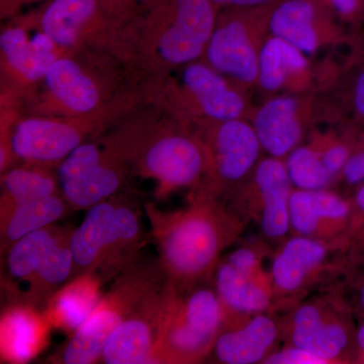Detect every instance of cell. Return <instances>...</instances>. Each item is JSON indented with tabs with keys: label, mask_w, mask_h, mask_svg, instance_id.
I'll return each instance as SVG.
<instances>
[{
	"label": "cell",
	"mask_w": 364,
	"mask_h": 364,
	"mask_svg": "<svg viewBox=\"0 0 364 364\" xmlns=\"http://www.w3.org/2000/svg\"><path fill=\"white\" fill-rule=\"evenodd\" d=\"M70 210L61 193L23 203L0 218V249L6 253L26 235L59 221Z\"/></svg>",
	"instance_id": "4316f807"
},
{
	"label": "cell",
	"mask_w": 364,
	"mask_h": 364,
	"mask_svg": "<svg viewBox=\"0 0 364 364\" xmlns=\"http://www.w3.org/2000/svg\"><path fill=\"white\" fill-rule=\"evenodd\" d=\"M54 48L44 35L40 41L31 40L28 25L21 18L20 23L6 26L0 35L2 69L21 85L39 82L48 67L58 57L53 51Z\"/></svg>",
	"instance_id": "44dd1931"
},
{
	"label": "cell",
	"mask_w": 364,
	"mask_h": 364,
	"mask_svg": "<svg viewBox=\"0 0 364 364\" xmlns=\"http://www.w3.org/2000/svg\"><path fill=\"white\" fill-rule=\"evenodd\" d=\"M176 294L168 279L112 333L100 363L107 364L157 363V349L167 313Z\"/></svg>",
	"instance_id": "9a60e30c"
},
{
	"label": "cell",
	"mask_w": 364,
	"mask_h": 364,
	"mask_svg": "<svg viewBox=\"0 0 364 364\" xmlns=\"http://www.w3.org/2000/svg\"><path fill=\"white\" fill-rule=\"evenodd\" d=\"M253 128L262 150L269 156L284 159L298 147L303 136L296 98L279 97L268 100L254 117Z\"/></svg>",
	"instance_id": "d4e9b609"
},
{
	"label": "cell",
	"mask_w": 364,
	"mask_h": 364,
	"mask_svg": "<svg viewBox=\"0 0 364 364\" xmlns=\"http://www.w3.org/2000/svg\"><path fill=\"white\" fill-rule=\"evenodd\" d=\"M224 321L238 316L275 313L279 310L272 282L255 279L238 272L224 256L218 263L212 277Z\"/></svg>",
	"instance_id": "ffe728a7"
},
{
	"label": "cell",
	"mask_w": 364,
	"mask_h": 364,
	"mask_svg": "<svg viewBox=\"0 0 364 364\" xmlns=\"http://www.w3.org/2000/svg\"><path fill=\"white\" fill-rule=\"evenodd\" d=\"M355 343L356 351H358L356 359H358L359 355H363L364 354V320L356 329Z\"/></svg>",
	"instance_id": "7bdbcfd3"
},
{
	"label": "cell",
	"mask_w": 364,
	"mask_h": 364,
	"mask_svg": "<svg viewBox=\"0 0 364 364\" xmlns=\"http://www.w3.org/2000/svg\"><path fill=\"white\" fill-rule=\"evenodd\" d=\"M324 18L318 0H279L268 20L272 36L286 41L306 55L318 46V23Z\"/></svg>",
	"instance_id": "484cf974"
},
{
	"label": "cell",
	"mask_w": 364,
	"mask_h": 364,
	"mask_svg": "<svg viewBox=\"0 0 364 364\" xmlns=\"http://www.w3.org/2000/svg\"><path fill=\"white\" fill-rule=\"evenodd\" d=\"M284 163L294 188L327 189L335 177L325 166L320 151L308 146H298L287 155Z\"/></svg>",
	"instance_id": "f546056e"
},
{
	"label": "cell",
	"mask_w": 364,
	"mask_h": 364,
	"mask_svg": "<svg viewBox=\"0 0 364 364\" xmlns=\"http://www.w3.org/2000/svg\"><path fill=\"white\" fill-rule=\"evenodd\" d=\"M41 0H0V16L1 18H14L28 4Z\"/></svg>",
	"instance_id": "74e56055"
},
{
	"label": "cell",
	"mask_w": 364,
	"mask_h": 364,
	"mask_svg": "<svg viewBox=\"0 0 364 364\" xmlns=\"http://www.w3.org/2000/svg\"><path fill=\"white\" fill-rule=\"evenodd\" d=\"M132 170L157 182L159 198L178 188L196 191L207 177V151L202 141L182 132H145Z\"/></svg>",
	"instance_id": "30bf717a"
},
{
	"label": "cell",
	"mask_w": 364,
	"mask_h": 364,
	"mask_svg": "<svg viewBox=\"0 0 364 364\" xmlns=\"http://www.w3.org/2000/svg\"><path fill=\"white\" fill-rule=\"evenodd\" d=\"M168 280L159 259L132 261L114 277L111 289L85 324L50 360L53 363L90 364L100 361L112 333Z\"/></svg>",
	"instance_id": "277c9868"
},
{
	"label": "cell",
	"mask_w": 364,
	"mask_h": 364,
	"mask_svg": "<svg viewBox=\"0 0 364 364\" xmlns=\"http://www.w3.org/2000/svg\"><path fill=\"white\" fill-rule=\"evenodd\" d=\"M87 210L72 234V277L91 273L105 284L140 255L146 240L141 212L133 200L117 193Z\"/></svg>",
	"instance_id": "7a4b0ae2"
},
{
	"label": "cell",
	"mask_w": 364,
	"mask_h": 364,
	"mask_svg": "<svg viewBox=\"0 0 364 364\" xmlns=\"http://www.w3.org/2000/svg\"><path fill=\"white\" fill-rule=\"evenodd\" d=\"M354 104L358 114L364 117V71L359 75L356 82Z\"/></svg>",
	"instance_id": "b9f144b4"
},
{
	"label": "cell",
	"mask_w": 364,
	"mask_h": 364,
	"mask_svg": "<svg viewBox=\"0 0 364 364\" xmlns=\"http://www.w3.org/2000/svg\"><path fill=\"white\" fill-rule=\"evenodd\" d=\"M308 67L305 53L286 41L272 36L261 46L257 81L267 91H277L293 74Z\"/></svg>",
	"instance_id": "f1b7e54d"
},
{
	"label": "cell",
	"mask_w": 364,
	"mask_h": 364,
	"mask_svg": "<svg viewBox=\"0 0 364 364\" xmlns=\"http://www.w3.org/2000/svg\"><path fill=\"white\" fill-rule=\"evenodd\" d=\"M74 228L51 225L26 235L2 255L1 291L6 306L44 310L48 301L71 279Z\"/></svg>",
	"instance_id": "3957f363"
},
{
	"label": "cell",
	"mask_w": 364,
	"mask_h": 364,
	"mask_svg": "<svg viewBox=\"0 0 364 364\" xmlns=\"http://www.w3.org/2000/svg\"><path fill=\"white\" fill-rule=\"evenodd\" d=\"M343 294L329 289L287 309L284 343L315 354L327 364L356 363V329Z\"/></svg>",
	"instance_id": "52a82bcc"
},
{
	"label": "cell",
	"mask_w": 364,
	"mask_h": 364,
	"mask_svg": "<svg viewBox=\"0 0 364 364\" xmlns=\"http://www.w3.org/2000/svg\"><path fill=\"white\" fill-rule=\"evenodd\" d=\"M344 244L291 234L272 252L269 274L279 310H287L316 287L347 272Z\"/></svg>",
	"instance_id": "9c48e42d"
},
{
	"label": "cell",
	"mask_w": 364,
	"mask_h": 364,
	"mask_svg": "<svg viewBox=\"0 0 364 364\" xmlns=\"http://www.w3.org/2000/svg\"><path fill=\"white\" fill-rule=\"evenodd\" d=\"M92 114L64 119L28 117L2 134L9 136L18 161L52 167L65 159L105 124L104 117H90Z\"/></svg>",
	"instance_id": "4fadbf2b"
},
{
	"label": "cell",
	"mask_w": 364,
	"mask_h": 364,
	"mask_svg": "<svg viewBox=\"0 0 364 364\" xmlns=\"http://www.w3.org/2000/svg\"><path fill=\"white\" fill-rule=\"evenodd\" d=\"M136 141L131 133L81 144L57 168L60 193L71 210H88L123 188L133 167Z\"/></svg>",
	"instance_id": "8992f818"
},
{
	"label": "cell",
	"mask_w": 364,
	"mask_h": 364,
	"mask_svg": "<svg viewBox=\"0 0 364 364\" xmlns=\"http://www.w3.org/2000/svg\"><path fill=\"white\" fill-rule=\"evenodd\" d=\"M218 7L223 6L226 9H248V7H258L267 6L277 0H212Z\"/></svg>",
	"instance_id": "f35d334b"
},
{
	"label": "cell",
	"mask_w": 364,
	"mask_h": 364,
	"mask_svg": "<svg viewBox=\"0 0 364 364\" xmlns=\"http://www.w3.org/2000/svg\"><path fill=\"white\" fill-rule=\"evenodd\" d=\"M212 0H157L143 26L142 49L157 68L188 65L207 49L217 25Z\"/></svg>",
	"instance_id": "5b68a950"
},
{
	"label": "cell",
	"mask_w": 364,
	"mask_h": 364,
	"mask_svg": "<svg viewBox=\"0 0 364 364\" xmlns=\"http://www.w3.org/2000/svg\"><path fill=\"white\" fill-rule=\"evenodd\" d=\"M102 280L91 273L72 277L55 291L44 314L52 328L74 334L90 317L102 298Z\"/></svg>",
	"instance_id": "cb8c5ba5"
},
{
	"label": "cell",
	"mask_w": 364,
	"mask_h": 364,
	"mask_svg": "<svg viewBox=\"0 0 364 364\" xmlns=\"http://www.w3.org/2000/svg\"><path fill=\"white\" fill-rule=\"evenodd\" d=\"M356 363H364V354L363 355H359L358 359H356Z\"/></svg>",
	"instance_id": "ee69618b"
},
{
	"label": "cell",
	"mask_w": 364,
	"mask_h": 364,
	"mask_svg": "<svg viewBox=\"0 0 364 364\" xmlns=\"http://www.w3.org/2000/svg\"><path fill=\"white\" fill-rule=\"evenodd\" d=\"M109 18L100 0H52L32 13L33 23L60 49L77 45L85 33Z\"/></svg>",
	"instance_id": "ac0fdd59"
},
{
	"label": "cell",
	"mask_w": 364,
	"mask_h": 364,
	"mask_svg": "<svg viewBox=\"0 0 364 364\" xmlns=\"http://www.w3.org/2000/svg\"><path fill=\"white\" fill-rule=\"evenodd\" d=\"M100 1L109 16L117 18V16L130 13L136 1L152 4L157 0H100Z\"/></svg>",
	"instance_id": "8d00e7d4"
},
{
	"label": "cell",
	"mask_w": 364,
	"mask_h": 364,
	"mask_svg": "<svg viewBox=\"0 0 364 364\" xmlns=\"http://www.w3.org/2000/svg\"><path fill=\"white\" fill-rule=\"evenodd\" d=\"M59 193L58 176L51 167L28 163L11 167L1 174L0 218L23 203Z\"/></svg>",
	"instance_id": "83f0119b"
},
{
	"label": "cell",
	"mask_w": 364,
	"mask_h": 364,
	"mask_svg": "<svg viewBox=\"0 0 364 364\" xmlns=\"http://www.w3.org/2000/svg\"><path fill=\"white\" fill-rule=\"evenodd\" d=\"M356 279L358 280L353 284V304L352 306L364 318V274L360 275Z\"/></svg>",
	"instance_id": "60d3db41"
},
{
	"label": "cell",
	"mask_w": 364,
	"mask_h": 364,
	"mask_svg": "<svg viewBox=\"0 0 364 364\" xmlns=\"http://www.w3.org/2000/svg\"><path fill=\"white\" fill-rule=\"evenodd\" d=\"M293 191L284 160L269 156L258 162L249 186L237 191L229 205L246 221L257 223L264 240L277 245L291 234L289 202Z\"/></svg>",
	"instance_id": "7c38bea8"
},
{
	"label": "cell",
	"mask_w": 364,
	"mask_h": 364,
	"mask_svg": "<svg viewBox=\"0 0 364 364\" xmlns=\"http://www.w3.org/2000/svg\"><path fill=\"white\" fill-rule=\"evenodd\" d=\"M53 102L71 117L90 116L102 107V91L75 60L57 57L43 80Z\"/></svg>",
	"instance_id": "d6986e66"
},
{
	"label": "cell",
	"mask_w": 364,
	"mask_h": 364,
	"mask_svg": "<svg viewBox=\"0 0 364 364\" xmlns=\"http://www.w3.org/2000/svg\"><path fill=\"white\" fill-rule=\"evenodd\" d=\"M160 264L177 289L208 284L223 253L238 240L248 221L222 198L193 191L189 205L163 212L144 203Z\"/></svg>",
	"instance_id": "6da1fadb"
},
{
	"label": "cell",
	"mask_w": 364,
	"mask_h": 364,
	"mask_svg": "<svg viewBox=\"0 0 364 364\" xmlns=\"http://www.w3.org/2000/svg\"><path fill=\"white\" fill-rule=\"evenodd\" d=\"M224 323L212 282L177 289L157 349V363H200L210 358Z\"/></svg>",
	"instance_id": "ba28073f"
},
{
	"label": "cell",
	"mask_w": 364,
	"mask_h": 364,
	"mask_svg": "<svg viewBox=\"0 0 364 364\" xmlns=\"http://www.w3.org/2000/svg\"><path fill=\"white\" fill-rule=\"evenodd\" d=\"M267 255V246L263 244H246L234 249L232 252L224 256V258L243 274L255 279L272 282L269 270L264 268Z\"/></svg>",
	"instance_id": "4dcf8cb0"
},
{
	"label": "cell",
	"mask_w": 364,
	"mask_h": 364,
	"mask_svg": "<svg viewBox=\"0 0 364 364\" xmlns=\"http://www.w3.org/2000/svg\"><path fill=\"white\" fill-rule=\"evenodd\" d=\"M346 256L349 267L354 264L364 267V225L352 230L346 244Z\"/></svg>",
	"instance_id": "836d02e7"
},
{
	"label": "cell",
	"mask_w": 364,
	"mask_h": 364,
	"mask_svg": "<svg viewBox=\"0 0 364 364\" xmlns=\"http://www.w3.org/2000/svg\"><path fill=\"white\" fill-rule=\"evenodd\" d=\"M318 151H320L325 166L334 176L341 173L345 164L351 157L350 150L344 144H331V145L326 147L324 150Z\"/></svg>",
	"instance_id": "d6a6232c"
},
{
	"label": "cell",
	"mask_w": 364,
	"mask_h": 364,
	"mask_svg": "<svg viewBox=\"0 0 364 364\" xmlns=\"http://www.w3.org/2000/svg\"><path fill=\"white\" fill-rule=\"evenodd\" d=\"M280 342L282 318L274 313L238 316L224 321L210 358L223 364L263 363Z\"/></svg>",
	"instance_id": "2e32d148"
},
{
	"label": "cell",
	"mask_w": 364,
	"mask_h": 364,
	"mask_svg": "<svg viewBox=\"0 0 364 364\" xmlns=\"http://www.w3.org/2000/svg\"><path fill=\"white\" fill-rule=\"evenodd\" d=\"M277 1L263 6L228 9L218 16L217 25L205 52L208 65L238 82H255L261 47L256 46L253 33L268 26Z\"/></svg>",
	"instance_id": "8fae6325"
},
{
	"label": "cell",
	"mask_w": 364,
	"mask_h": 364,
	"mask_svg": "<svg viewBox=\"0 0 364 364\" xmlns=\"http://www.w3.org/2000/svg\"><path fill=\"white\" fill-rule=\"evenodd\" d=\"M354 212H355V220H354L353 229L355 227L364 225V183L358 186L353 200ZM352 229V230H353Z\"/></svg>",
	"instance_id": "ab89813d"
},
{
	"label": "cell",
	"mask_w": 364,
	"mask_h": 364,
	"mask_svg": "<svg viewBox=\"0 0 364 364\" xmlns=\"http://www.w3.org/2000/svg\"><path fill=\"white\" fill-rule=\"evenodd\" d=\"M341 174L348 184L360 186L364 183V151L351 155Z\"/></svg>",
	"instance_id": "e575fe53"
},
{
	"label": "cell",
	"mask_w": 364,
	"mask_h": 364,
	"mask_svg": "<svg viewBox=\"0 0 364 364\" xmlns=\"http://www.w3.org/2000/svg\"><path fill=\"white\" fill-rule=\"evenodd\" d=\"M182 82L200 112L213 121L240 119L245 111L243 97L208 63L193 62L186 65Z\"/></svg>",
	"instance_id": "603a6c76"
},
{
	"label": "cell",
	"mask_w": 364,
	"mask_h": 364,
	"mask_svg": "<svg viewBox=\"0 0 364 364\" xmlns=\"http://www.w3.org/2000/svg\"><path fill=\"white\" fill-rule=\"evenodd\" d=\"M51 325L42 311L26 305L4 306L0 321V354L9 363H26L47 344Z\"/></svg>",
	"instance_id": "7402d4cb"
},
{
	"label": "cell",
	"mask_w": 364,
	"mask_h": 364,
	"mask_svg": "<svg viewBox=\"0 0 364 364\" xmlns=\"http://www.w3.org/2000/svg\"><path fill=\"white\" fill-rule=\"evenodd\" d=\"M354 220L355 212L352 200L329 189L294 188L289 202L291 234L339 242L346 246Z\"/></svg>",
	"instance_id": "e0dca14e"
},
{
	"label": "cell",
	"mask_w": 364,
	"mask_h": 364,
	"mask_svg": "<svg viewBox=\"0 0 364 364\" xmlns=\"http://www.w3.org/2000/svg\"><path fill=\"white\" fill-rule=\"evenodd\" d=\"M202 142L207 151L208 173L198 191L223 200L255 169L262 150L259 139L252 124L235 119L219 123Z\"/></svg>",
	"instance_id": "5bb4252c"
},
{
	"label": "cell",
	"mask_w": 364,
	"mask_h": 364,
	"mask_svg": "<svg viewBox=\"0 0 364 364\" xmlns=\"http://www.w3.org/2000/svg\"><path fill=\"white\" fill-rule=\"evenodd\" d=\"M337 14L347 18L364 16V0H322Z\"/></svg>",
	"instance_id": "d590c367"
},
{
	"label": "cell",
	"mask_w": 364,
	"mask_h": 364,
	"mask_svg": "<svg viewBox=\"0 0 364 364\" xmlns=\"http://www.w3.org/2000/svg\"><path fill=\"white\" fill-rule=\"evenodd\" d=\"M263 364H327L325 360L305 349L284 344L272 352Z\"/></svg>",
	"instance_id": "1f68e13d"
}]
</instances>
